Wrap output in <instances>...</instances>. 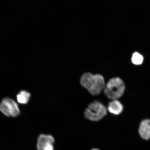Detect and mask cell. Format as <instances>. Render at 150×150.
I'll list each match as a JSON object with an SVG mask.
<instances>
[{
  "label": "cell",
  "instance_id": "cell-3",
  "mask_svg": "<svg viewBox=\"0 0 150 150\" xmlns=\"http://www.w3.org/2000/svg\"><path fill=\"white\" fill-rule=\"evenodd\" d=\"M108 110L104 105L98 101L90 103L84 112V117L90 120L98 121L107 114Z\"/></svg>",
  "mask_w": 150,
  "mask_h": 150
},
{
  "label": "cell",
  "instance_id": "cell-10",
  "mask_svg": "<svg viewBox=\"0 0 150 150\" xmlns=\"http://www.w3.org/2000/svg\"><path fill=\"white\" fill-rule=\"evenodd\" d=\"M43 150H54L53 144H49L45 147Z\"/></svg>",
  "mask_w": 150,
  "mask_h": 150
},
{
  "label": "cell",
  "instance_id": "cell-8",
  "mask_svg": "<svg viewBox=\"0 0 150 150\" xmlns=\"http://www.w3.org/2000/svg\"><path fill=\"white\" fill-rule=\"evenodd\" d=\"M30 97V93L25 91H22L17 95V99L20 104H26L29 102Z\"/></svg>",
  "mask_w": 150,
  "mask_h": 150
},
{
  "label": "cell",
  "instance_id": "cell-5",
  "mask_svg": "<svg viewBox=\"0 0 150 150\" xmlns=\"http://www.w3.org/2000/svg\"><path fill=\"white\" fill-rule=\"evenodd\" d=\"M139 132L141 137L144 139H150V119L144 120L141 122Z\"/></svg>",
  "mask_w": 150,
  "mask_h": 150
},
{
  "label": "cell",
  "instance_id": "cell-9",
  "mask_svg": "<svg viewBox=\"0 0 150 150\" xmlns=\"http://www.w3.org/2000/svg\"><path fill=\"white\" fill-rule=\"evenodd\" d=\"M131 60L134 64L137 65H140L143 63L144 58L140 54L137 52H135L133 54Z\"/></svg>",
  "mask_w": 150,
  "mask_h": 150
},
{
  "label": "cell",
  "instance_id": "cell-7",
  "mask_svg": "<svg viewBox=\"0 0 150 150\" xmlns=\"http://www.w3.org/2000/svg\"><path fill=\"white\" fill-rule=\"evenodd\" d=\"M107 110L110 113L114 115H118L122 112L123 106L119 101L113 100L109 103Z\"/></svg>",
  "mask_w": 150,
  "mask_h": 150
},
{
  "label": "cell",
  "instance_id": "cell-6",
  "mask_svg": "<svg viewBox=\"0 0 150 150\" xmlns=\"http://www.w3.org/2000/svg\"><path fill=\"white\" fill-rule=\"evenodd\" d=\"M55 142L54 137L51 135L41 134L38 138L37 149L38 150H43L45 147L49 144Z\"/></svg>",
  "mask_w": 150,
  "mask_h": 150
},
{
  "label": "cell",
  "instance_id": "cell-2",
  "mask_svg": "<svg viewBox=\"0 0 150 150\" xmlns=\"http://www.w3.org/2000/svg\"><path fill=\"white\" fill-rule=\"evenodd\" d=\"M124 82L120 78L110 79L105 84L104 89L105 94L112 100H117L122 96L125 91Z\"/></svg>",
  "mask_w": 150,
  "mask_h": 150
},
{
  "label": "cell",
  "instance_id": "cell-4",
  "mask_svg": "<svg viewBox=\"0 0 150 150\" xmlns=\"http://www.w3.org/2000/svg\"><path fill=\"white\" fill-rule=\"evenodd\" d=\"M0 110L7 117H16L20 114L17 103L12 99L4 98L0 103Z\"/></svg>",
  "mask_w": 150,
  "mask_h": 150
},
{
  "label": "cell",
  "instance_id": "cell-11",
  "mask_svg": "<svg viewBox=\"0 0 150 150\" xmlns=\"http://www.w3.org/2000/svg\"><path fill=\"white\" fill-rule=\"evenodd\" d=\"M92 150H99L98 149H93Z\"/></svg>",
  "mask_w": 150,
  "mask_h": 150
},
{
  "label": "cell",
  "instance_id": "cell-1",
  "mask_svg": "<svg viewBox=\"0 0 150 150\" xmlns=\"http://www.w3.org/2000/svg\"><path fill=\"white\" fill-rule=\"evenodd\" d=\"M80 83L92 95H98L104 88L105 83L104 78L100 74H93L86 72L80 78Z\"/></svg>",
  "mask_w": 150,
  "mask_h": 150
}]
</instances>
